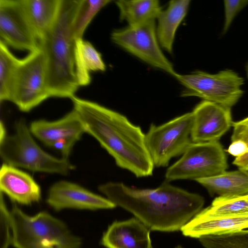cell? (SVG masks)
<instances>
[{
    "mask_svg": "<svg viewBox=\"0 0 248 248\" xmlns=\"http://www.w3.org/2000/svg\"><path fill=\"white\" fill-rule=\"evenodd\" d=\"M106 198L132 214L150 230L173 232L182 228L202 209L204 199L165 181L155 188H134L122 182L100 185Z\"/></svg>",
    "mask_w": 248,
    "mask_h": 248,
    "instance_id": "obj_1",
    "label": "cell"
},
{
    "mask_svg": "<svg viewBox=\"0 0 248 248\" xmlns=\"http://www.w3.org/2000/svg\"><path fill=\"white\" fill-rule=\"evenodd\" d=\"M86 133L95 139L116 164L138 178L153 175L154 165L145 144V134L126 117L97 103L70 98Z\"/></svg>",
    "mask_w": 248,
    "mask_h": 248,
    "instance_id": "obj_2",
    "label": "cell"
},
{
    "mask_svg": "<svg viewBox=\"0 0 248 248\" xmlns=\"http://www.w3.org/2000/svg\"><path fill=\"white\" fill-rule=\"evenodd\" d=\"M80 0H61L53 28L39 44L45 54L50 97L69 98L79 87L75 73L72 26Z\"/></svg>",
    "mask_w": 248,
    "mask_h": 248,
    "instance_id": "obj_3",
    "label": "cell"
},
{
    "mask_svg": "<svg viewBox=\"0 0 248 248\" xmlns=\"http://www.w3.org/2000/svg\"><path fill=\"white\" fill-rule=\"evenodd\" d=\"M16 248H80L81 239L65 223L46 211L29 216L14 202L10 210Z\"/></svg>",
    "mask_w": 248,
    "mask_h": 248,
    "instance_id": "obj_4",
    "label": "cell"
},
{
    "mask_svg": "<svg viewBox=\"0 0 248 248\" xmlns=\"http://www.w3.org/2000/svg\"><path fill=\"white\" fill-rule=\"evenodd\" d=\"M26 120L16 122L15 132L0 140L4 164L38 172L66 175L74 169L68 159L58 158L44 151L33 139Z\"/></svg>",
    "mask_w": 248,
    "mask_h": 248,
    "instance_id": "obj_5",
    "label": "cell"
},
{
    "mask_svg": "<svg viewBox=\"0 0 248 248\" xmlns=\"http://www.w3.org/2000/svg\"><path fill=\"white\" fill-rule=\"evenodd\" d=\"M173 77L185 87L182 97L197 96L231 108L244 93L243 78L230 69L215 74L201 71L187 75L176 73Z\"/></svg>",
    "mask_w": 248,
    "mask_h": 248,
    "instance_id": "obj_6",
    "label": "cell"
},
{
    "mask_svg": "<svg viewBox=\"0 0 248 248\" xmlns=\"http://www.w3.org/2000/svg\"><path fill=\"white\" fill-rule=\"evenodd\" d=\"M49 97L46 58L39 44L37 49L18 60L11 102L21 111L29 112Z\"/></svg>",
    "mask_w": 248,
    "mask_h": 248,
    "instance_id": "obj_7",
    "label": "cell"
},
{
    "mask_svg": "<svg viewBox=\"0 0 248 248\" xmlns=\"http://www.w3.org/2000/svg\"><path fill=\"white\" fill-rule=\"evenodd\" d=\"M193 123L190 112L161 125L151 124L145 134V144L155 167H167L171 159L184 153L192 142Z\"/></svg>",
    "mask_w": 248,
    "mask_h": 248,
    "instance_id": "obj_8",
    "label": "cell"
},
{
    "mask_svg": "<svg viewBox=\"0 0 248 248\" xmlns=\"http://www.w3.org/2000/svg\"><path fill=\"white\" fill-rule=\"evenodd\" d=\"M227 168L225 153L218 141L192 142L181 158L168 168L165 181H196L222 173Z\"/></svg>",
    "mask_w": 248,
    "mask_h": 248,
    "instance_id": "obj_9",
    "label": "cell"
},
{
    "mask_svg": "<svg viewBox=\"0 0 248 248\" xmlns=\"http://www.w3.org/2000/svg\"><path fill=\"white\" fill-rule=\"evenodd\" d=\"M112 41L151 66L173 76V64L163 53L156 35L155 21L116 30Z\"/></svg>",
    "mask_w": 248,
    "mask_h": 248,
    "instance_id": "obj_10",
    "label": "cell"
},
{
    "mask_svg": "<svg viewBox=\"0 0 248 248\" xmlns=\"http://www.w3.org/2000/svg\"><path fill=\"white\" fill-rule=\"evenodd\" d=\"M0 36L6 44L18 50L31 52L39 47L21 0H0Z\"/></svg>",
    "mask_w": 248,
    "mask_h": 248,
    "instance_id": "obj_11",
    "label": "cell"
},
{
    "mask_svg": "<svg viewBox=\"0 0 248 248\" xmlns=\"http://www.w3.org/2000/svg\"><path fill=\"white\" fill-rule=\"evenodd\" d=\"M46 202L57 211L68 208L89 210L111 209L116 207L108 198L78 184L64 180L58 181L51 186Z\"/></svg>",
    "mask_w": 248,
    "mask_h": 248,
    "instance_id": "obj_12",
    "label": "cell"
},
{
    "mask_svg": "<svg viewBox=\"0 0 248 248\" xmlns=\"http://www.w3.org/2000/svg\"><path fill=\"white\" fill-rule=\"evenodd\" d=\"M193 142L217 141L232 125L231 108L203 100L192 111Z\"/></svg>",
    "mask_w": 248,
    "mask_h": 248,
    "instance_id": "obj_13",
    "label": "cell"
},
{
    "mask_svg": "<svg viewBox=\"0 0 248 248\" xmlns=\"http://www.w3.org/2000/svg\"><path fill=\"white\" fill-rule=\"evenodd\" d=\"M29 128L32 135L50 147L60 140H65L75 144L86 133L84 124L74 108L56 121H34Z\"/></svg>",
    "mask_w": 248,
    "mask_h": 248,
    "instance_id": "obj_14",
    "label": "cell"
},
{
    "mask_svg": "<svg viewBox=\"0 0 248 248\" xmlns=\"http://www.w3.org/2000/svg\"><path fill=\"white\" fill-rule=\"evenodd\" d=\"M101 243L106 248H153L150 230L135 217L113 222Z\"/></svg>",
    "mask_w": 248,
    "mask_h": 248,
    "instance_id": "obj_15",
    "label": "cell"
},
{
    "mask_svg": "<svg viewBox=\"0 0 248 248\" xmlns=\"http://www.w3.org/2000/svg\"><path fill=\"white\" fill-rule=\"evenodd\" d=\"M0 189L13 202L21 204L31 205L41 198L40 187L30 174L4 163L0 170Z\"/></svg>",
    "mask_w": 248,
    "mask_h": 248,
    "instance_id": "obj_16",
    "label": "cell"
},
{
    "mask_svg": "<svg viewBox=\"0 0 248 248\" xmlns=\"http://www.w3.org/2000/svg\"><path fill=\"white\" fill-rule=\"evenodd\" d=\"M248 229V214L221 216L197 214L181 229L186 237L199 238L208 235H220Z\"/></svg>",
    "mask_w": 248,
    "mask_h": 248,
    "instance_id": "obj_17",
    "label": "cell"
},
{
    "mask_svg": "<svg viewBox=\"0 0 248 248\" xmlns=\"http://www.w3.org/2000/svg\"><path fill=\"white\" fill-rule=\"evenodd\" d=\"M21 2L40 43L53 28L59 14L61 0H21Z\"/></svg>",
    "mask_w": 248,
    "mask_h": 248,
    "instance_id": "obj_18",
    "label": "cell"
},
{
    "mask_svg": "<svg viewBox=\"0 0 248 248\" xmlns=\"http://www.w3.org/2000/svg\"><path fill=\"white\" fill-rule=\"evenodd\" d=\"M190 2V0H171L156 19L158 40L161 47L168 53L172 52L176 31L187 14Z\"/></svg>",
    "mask_w": 248,
    "mask_h": 248,
    "instance_id": "obj_19",
    "label": "cell"
},
{
    "mask_svg": "<svg viewBox=\"0 0 248 248\" xmlns=\"http://www.w3.org/2000/svg\"><path fill=\"white\" fill-rule=\"evenodd\" d=\"M213 196L234 197L248 195V171L239 169L224 171L213 176L196 180Z\"/></svg>",
    "mask_w": 248,
    "mask_h": 248,
    "instance_id": "obj_20",
    "label": "cell"
},
{
    "mask_svg": "<svg viewBox=\"0 0 248 248\" xmlns=\"http://www.w3.org/2000/svg\"><path fill=\"white\" fill-rule=\"evenodd\" d=\"M74 62L77 80L79 86L91 83L92 71H105L106 65L101 54L89 42L78 39L75 40Z\"/></svg>",
    "mask_w": 248,
    "mask_h": 248,
    "instance_id": "obj_21",
    "label": "cell"
},
{
    "mask_svg": "<svg viewBox=\"0 0 248 248\" xmlns=\"http://www.w3.org/2000/svg\"><path fill=\"white\" fill-rule=\"evenodd\" d=\"M120 19L128 26H137L155 21L162 11L157 0H119L115 1Z\"/></svg>",
    "mask_w": 248,
    "mask_h": 248,
    "instance_id": "obj_22",
    "label": "cell"
},
{
    "mask_svg": "<svg viewBox=\"0 0 248 248\" xmlns=\"http://www.w3.org/2000/svg\"><path fill=\"white\" fill-rule=\"evenodd\" d=\"M248 214V195L234 197H217L210 206L198 214L204 217L234 216Z\"/></svg>",
    "mask_w": 248,
    "mask_h": 248,
    "instance_id": "obj_23",
    "label": "cell"
},
{
    "mask_svg": "<svg viewBox=\"0 0 248 248\" xmlns=\"http://www.w3.org/2000/svg\"><path fill=\"white\" fill-rule=\"evenodd\" d=\"M9 50L6 44L0 40V101H11L16 67L18 61Z\"/></svg>",
    "mask_w": 248,
    "mask_h": 248,
    "instance_id": "obj_24",
    "label": "cell"
},
{
    "mask_svg": "<svg viewBox=\"0 0 248 248\" xmlns=\"http://www.w3.org/2000/svg\"><path fill=\"white\" fill-rule=\"evenodd\" d=\"M111 1L110 0H80L72 26V36L75 41L82 38L85 30L95 15Z\"/></svg>",
    "mask_w": 248,
    "mask_h": 248,
    "instance_id": "obj_25",
    "label": "cell"
},
{
    "mask_svg": "<svg viewBox=\"0 0 248 248\" xmlns=\"http://www.w3.org/2000/svg\"><path fill=\"white\" fill-rule=\"evenodd\" d=\"M199 241L204 248H248V230L201 237Z\"/></svg>",
    "mask_w": 248,
    "mask_h": 248,
    "instance_id": "obj_26",
    "label": "cell"
},
{
    "mask_svg": "<svg viewBox=\"0 0 248 248\" xmlns=\"http://www.w3.org/2000/svg\"><path fill=\"white\" fill-rule=\"evenodd\" d=\"M232 134L231 140H241L248 147V117L242 120L232 122ZM239 169L248 171V152L244 155L236 157L232 162Z\"/></svg>",
    "mask_w": 248,
    "mask_h": 248,
    "instance_id": "obj_27",
    "label": "cell"
},
{
    "mask_svg": "<svg viewBox=\"0 0 248 248\" xmlns=\"http://www.w3.org/2000/svg\"><path fill=\"white\" fill-rule=\"evenodd\" d=\"M0 248H8L12 245V227L10 210L7 209L3 193L0 198Z\"/></svg>",
    "mask_w": 248,
    "mask_h": 248,
    "instance_id": "obj_28",
    "label": "cell"
},
{
    "mask_svg": "<svg viewBox=\"0 0 248 248\" xmlns=\"http://www.w3.org/2000/svg\"><path fill=\"white\" fill-rule=\"evenodd\" d=\"M247 5L248 0L224 1L225 20L222 31L223 34L228 31L236 15Z\"/></svg>",
    "mask_w": 248,
    "mask_h": 248,
    "instance_id": "obj_29",
    "label": "cell"
},
{
    "mask_svg": "<svg viewBox=\"0 0 248 248\" xmlns=\"http://www.w3.org/2000/svg\"><path fill=\"white\" fill-rule=\"evenodd\" d=\"M227 152L236 157H240L248 152V147L242 140H235L232 141Z\"/></svg>",
    "mask_w": 248,
    "mask_h": 248,
    "instance_id": "obj_30",
    "label": "cell"
},
{
    "mask_svg": "<svg viewBox=\"0 0 248 248\" xmlns=\"http://www.w3.org/2000/svg\"><path fill=\"white\" fill-rule=\"evenodd\" d=\"M74 144L67 140H60L53 143L51 147L59 151L62 158L68 159Z\"/></svg>",
    "mask_w": 248,
    "mask_h": 248,
    "instance_id": "obj_31",
    "label": "cell"
},
{
    "mask_svg": "<svg viewBox=\"0 0 248 248\" xmlns=\"http://www.w3.org/2000/svg\"><path fill=\"white\" fill-rule=\"evenodd\" d=\"M6 136V129L4 124L1 122L0 124V140L4 139Z\"/></svg>",
    "mask_w": 248,
    "mask_h": 248,
    "instance_id": "obj_32",
    "label": "cell"
},
{
    "mask_svg": "<svg viewBox=\"0 0 248 248\" xmlns=\"http://www.w3.org/2000/svg\"><path fill=\"white\" fill-rule=\"evenodd\" d=\"M246 72H247V76L248 78V62L247 64L246 65Z\"/></svg>",
    "mask_w": 248,
    "mask_h": 248,
    "instance_id": "obj_33",
    "label": "cell"
}]
</instances>
